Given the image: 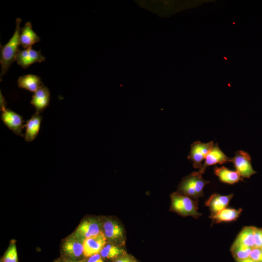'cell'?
Returning <instances> with one entry per match:
<instances>
[{
	"instance_id": "8fae6325",
	"label": "cell",
	"mask_w": 262,
	"mask_h": 262,
	"mask_svg": "<svg viewBox=\"0 0 262 262\" xmlns=\"http://www.w3.org/2000/svg\"><path fill=\"white\" fill-rule=\"evenodd\" d=\"M107 239L102 231L98 234L85 239L83 242V256L89 258L99 254L106 244Z\"/></svg>"
},
{
	"instance_id": "3957f363",
	"label": "cell",
	"mask_w": 262,
	"mask_h": 262,
	"mask_svg": "<svg viewBox=\"0 0 262 262\" xmlns=\"http://www.w3.org/2000/svg\"><path fill=\"white\" fill-rule=\"evenodd\" d=\"M171 209L183 216H192L197 218L202 214L198 212L197 201L180 194L174 193L171 195Z\"/></svg>"
},
{
	"instance_id": "f546056e",
	"label": "cell",
	"mask_w": 262,
	"mask_h": 262,
	"mask_svg": "<svg viewBox=\"0 0 262 262\" xmlns=\"http://www.w3.org/2000/svg\"><path fill=\"white\" fill-rule=\"evenodd\" d=\"M62 262H86V261L84 260L76 261L71 259H66L63 261Z\"/></svg>"
},
{
	"instance_id": "7c38bea8",
	"label": "cell",
	"mask_w": 262,
	"mask_h": 262,
	"mask_svg": "<svg viewBox=\"0 0 262 262\" xmlns=\"http://www.w3.org/2000/svg\"><path fill=\"white\" fill-rule=\"evenodd\" d=\"M231 158L227 157L225 153L220 149L218 144L213 145L210 152L205 159V162L202 164L199 172L201 174H204L206 168L211 165H215L217 164H220L231 162Z\"/></svg>"
},
{
	"instance_id": "484cf974",
	"label": "cell",
	"mask_w": 262,
	"mask_h": 262,
	"mask_svg": "<svg viewBox=\"0 0 262 262\" xmlns=\"http://www.w3.org/2000/svg\"><path fill=\"white\" fill-rule=\"evenodd\" d=\"M86 262H104L100 254H97L89 257Z\"/></svg>"
},
{
	"instance_id": "30bf717a",
	"label": "cell",
	"mask_w": 262,
	"mask_h": 262,
	"mask_svg": "<svg viewBox=\"0 0 262 262\" xmlns=\"http://www.w3.org/2000/svg\"><path fill=\"white\" fill-rule=\"evenodd\" d=\"M46 59L41 50H34L32 47L24 49H19L16 58V61L18 65L23 68H27L31 65L36 63H41Z\"/></svg>"
},
{
	"instance_id": "4316f807",
	"label": "cell",
	"mask_w": 262,
	"mask_h": 262,
	"mask_svg": "<svg viewBox=\"0 0 262 262\" xmlns=\"http://www.w3.org/2000/svg\"><path fill=\"white\" fill-rule=\"evenodd\" d=\"M115 262H134L130 258L127 257H122L117 259Z\"/></svg>"
},
{
	"instance_id": "d6986e66",
	"label": "cell",
	"mask_w": 262,
	"mask_h": 262,
	"mask_svg": "<svg viewBox=\"0 0 262 262\" xmlns=\"http://www.w3.org/2000/svg\"><path fill=\"white\" fill-rule=\"evenodd\" d=\"M214 173L224 183L233 184L242 180V177L236 171L230 170L225 166L214 168Z\"/></svg>"
},
{
	"instance_id": "cb8c5ba5",
	"label": "cell",
	"mask_w": 262,
	"mask_h": 262,
	"mask_svg": "<svg viewBox=\"0 0 262 262\" xmlns=\"http://www.w3.org/2000/svg\"><path fill=\"white\" fill-rule=\"evenodd\" d=\"M249 258L256 262H262V251L261 248L258 247H252Z\"/></svg>"
},
{
	"instance_id": "4dcf8cb0",
	"label": "cell",
	"mask_w": 262,
	"mask_h": 262,
	"mask_svg": "<svg viewBox=\"0 0 262 262\" xmlns=\"http://www.w3.org/2000/svg\"><path fill=\"white\" fill-rule=\"evenodd\" d=\"M59 262V261H55V262Z\"/></svg>"
},
{
	"instance_id": "8992f818",
	"label": "cell",
	"mask_w": 262,
	"mask_h": 262,
	"mask_svg": "<svg viewBox=\"0 0 262 262\" xmlns=\"http://www.w3.org/2000/svg\"><path fill=\"white\" fill-rule=\"evenodd\" d=\"M251 158L249 154L243 150L236 152L231 162L234 164L236 171L242 178H249L257 173L251 165Z\"/></svg>"
},
{
	"instance_id": "2e32d148",
	"label": "cell",
	"mask_w": 262,
	"mask_h": 262,
	"mask_svg": "<svg viewBox=\"0 0 262 262\" xmlns=\"http://www.w3.org/2000/svg\"><path fill=\"white\" fill-rule=\"evenodd\" d=\"M42 120V115L35 113L26 122L24 125L26 128V132L24 134L26 141L31 142L35 139L39 133Z\"/></svg>"
},
{
	"instance_id": "1f68e13d",
	"label": "cell",
	"mask_w": 262,
	"mask_h": 262,
	"mask_svg": "<svg viewBox=\"0 0 262 262\" xmlns=\"http://www.w3.org/2000/svg\"><path fill=\"white\" fill-rule=\"evenodd\" d=\"M261 248V250H262V247Z\"/></svg>"
},
{
	"instance_id": "e0dca14e",
	"label": "cell",
	"mask_w": 262,
	"mask_h": 262,
	"mask_svg": "<svg viewBox=\"0 0 262 262\" xmlns=\"http://www.w3.org/2000/svg\"><path fill=\"white\" fill-rule=\"evenodd\" d=\"M242 209L225 208L215 214H211L210 218L212 220V224L222 222L235 221L241 214Z\"/></svg>"
},
{
	"instance_id": "7402d4cb",
	"label": "cell",
	"mask_w": 262,
	"mask_h": 262,
	"mask_svg": "<svg viewBox=\"0 0 262 262\" xmlns=\"http://www.w3.org/2000/svg\"><path fill=\"white\" fill-rule=\"evenodd\" d=\"M125 253L124 249L113 244H106L99 254L103 258L114 259Z\"/></svg>"
},
{
	"instance_id": "ffe728a7",
	"label": "cell",
	"mask_w": 262,
	"mask_h": 262,
	"mask_svg": "<svg viewBox=\"0 0 262 262\" xmlns=\"http://www.w3.org/2000/svg\"><path fill=\"white\" fill-rule=\"evenodd\" d=\"M255 227L246 226L242 229L234 242L253 247L254 244Z\"/></svg>"
},
{
	"instance_id": "d4e9b609",
	"label": "cell",
	"mask_w": 262,
	"mask_h": 262,
	"mask_svg": "<svg viewBox=\"0 0 262 262\" xmlns=\"http://www.w3.org/2000/svg\"><path fill=\"white\" fill-rule=\"evenodd\" d=\"M254 247H262V229L255 228L254 233Z\"/></svg>"
},
{
	"instance_id": "7a4b0ae2",
	"label": "cell",
	"mask_w": 262,
	"mask_h": 262,
	"mask_svg": "<svg viewBox=\"0 0 262 262\" xmlns=\"http://www.w3.org/2000/svg\"><path fill=\"white\" fill-rule=\"evenodd\" d=\"M209 183L210 181L204 180L199 171L194 172L183 179L179 186V193L197 200L203 196V189Z\"/></svg>"
},
{
	"instance_id": "44dd1931",
	"label": "cell",
	"mask_w": 262,
	"mask_h": 262,
	"mask_svg": "<svg viewBox=\"0 0 262 262\" xmlns=\"http://www.w3.org/2000/svg\"><path fill=\"white\" fill-rule=\"evenodd\" d=\"M252 247L234 242L230 251L235 261L249 258Z\"/></svg>"
},
{
	"instance_id": "f1b7e54d",
	"label": "cell",
	"mask_w": 262,
	"mask_h": 262,
	"mask_svg": "<svg viewBox=\"0 0 262 262\" xmlns=\"http://www.w3.org/2000/svg\"><path fill=\"white\" fill-rule=\"evenodd\" d=\"M236 262H256L250 258H248L245 259L241 260H237L236 261Z\"/></svg>"
},
{
	"instance_id": "ba28073f",
	"label": "cell",
	"mask_w": 262,
	"mask_h": 262,
	"mask_svg": "<svg viewBox=\"0 0 262 262\" xmlns=\"http://www.w3.org/2000/svg\"><path fill=\"white\" fill-rule=\"evenodd\" d=\"M1 111V119L4 124L16 134L24 136L22 132L25 127L23 117L6 108Z\"/></svg>"
},
{
	"instance_id": "9c48e42d",
	"label": "cell",
	"mask_w": 262,
	"mask_h": 262,
	"mask_svg": "<svg viewBox=\"0 0 262 262\" xmlns=\"http://www.w3.org/2000/svg\"><path fill=\"white\" fill-rule=\"evenodd\" d=\"M62 249L64 253L72 260H76L83 255V242L72 234L64 240Z\"/></svg>"
},
{
	"instance_id": "277c9868",
	"label": "cell",
	"mask_w": 262,
	"mask_h": 262,
	"mask_svg": "<svg viewBox=\"0 0 262 262\" xmlns=\"http://www.w3.org/2000/svg\"><path fill=\"white\" fill-rule=\"evenodd\" d=\"M101 231L102 221L98 218L88 217L81 222L72 234L83 242L85 239L96 236Z\"/></svg>"
},
{
	"instance_id": "9a60e30c",
	"label": "cell",
	"mask_w": 262,
	"mask_h": 262,
	"mask_svg": "<svg viewBox=\"0 0 262 262\" xmlns=\"http://www.w3.org/2000/svg\"><path fill=\"white\" fill-rule=\"evenodd\" d=\"M19 41L20 45L24 49L32 47L35 43L40 41V37L33 30L30 21L27 22L20 29Z\"/></svg>"
},
{
	"instance_id": "603a6c76",
	"label": "cell",
	"mask_w": 262,
	"mask_h": 262,
	"mask_svg": "<svg viewBox=\"0 0 262 262\" xmlns=\"http://www.w3.org/2000/svg\"><path fill=\"white\" fill-rule=\"evenodd\" d=\"M2 262H18L17 252L16 243L11 242L2 259Z\"/></svg>"
},
{
	"instance_id": "83f0119b",
	"label": "cell",
	"mask_w": 262,
	"mask_h": 262,
	"mask_svg": "<svg viewBox=\"0 0 262 262\" xmlns=\"http://www.w3.org/2000/svg\"><path fill=\"white\" fill-rule=\"evenodd\" d=\"M6 101L3 96H2L1 92H0V111L6 108Z\"/></svg>"
},
{
	"instance_id": "6da1fadb",
	"label": "cell",
	"mask_w": 262,
	"mask_h": 262,
	"mask_svg": "<svg viewBox=\"0 0 262 262\" xmlns=\"http://www.w3.org/2000/svg\"><path fill=\"white\" fill-rule=\"evenodd\" d=\"M21 19H16V28L14 33L8 42L0 47L1 65L0 81L2 76L6 74L12 64L16 61V56L19 51L20 45L19 37L20 33V24Z\"/></svg>"
},
{
	"instance_id": "4fadbf2b",
	"label": "cell",
	"mask_w": 262,
	"mask_h": 262,
	"mask_svg": "<svg viewBox=\"0 0 262 262\" xmlns=\"http://www.w3.org/2000/svg\"><path fill=\"white\" fill-rule=\"evenodd\" d=\"M50 98L49 89L43 84L32 96L31 104L36 109V113L40 114L49 105Z\"/></svg>"
},
{
	"instance_id": "ac0fdd59",
	"label": "cell",
	"mask_w": 262,
	"mask_h": 262,
	"mask_svg": "<svg viewBox=\"0 0 262 262\" xmlns=\"http://www.w3.org/2000/svg\"><path fill=\"white\" fill-rule=\"evenodd\" d=\"M17 82L18 87L34 93L43 84L40 77L30 74L19 77Z\"/></svg>"
},
{
	"instance_id": "5b68a950",
	"label": "cell",
	"mask_w": 262,
	"mask_h": 262,
	"mask_svg": "<svg viewBox=\"0 0 262 262\" xmlns=\"http://www.w3.org/2000/svg\"><path fill=\"white\" fill-rule=\"evenodd\" d=\"M102 230L107 240L114 243H124V232L122 226L115 220L106 218L102 221Z\"/></svg>"
},
{
	"instance_id": "52a82bcc",
	"label": "cell",
	"mask_w": 262,
	"mask_h": 262,
	"mask_svg": "<svg viewBox=\"0 0 262 262\" xmlns=\"http://www.w3.org/2000/svg\"><path fill=\"white\" fill-rule=\"evenodd\" d=\"M213 145V141L207 143L196 141L191 144L188 159L192 161L195 168L199 169L201 168V162L205 159Z\"/></svg>"
},
{
	"instance_id": "5bb4252c",
	"label": "cell",
	"mask_w": 262,
	"mask_h": 262,
	"mask_svg": "<svg viewBox=\"0 0 262 262\" xmlns=\"http://www.w3.org/2000/svg\"><path fill=\"white\" fill-rule=\"evenodd\" d=\"M233 196V194L222 196L214 193L205 202V204L209 208L211 214H215L226 208Z\"/></svg>"
}]
</instances>
